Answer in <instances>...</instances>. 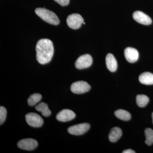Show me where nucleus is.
Returning a JSON list of instances; mask_svg holds the SVG:
<instances>
[{
  "label": "nucleus",
  "instance_id": "1",
  "mask_svg": "<svg viewBox=\"0 0 153 153\" xmlns=\"http://www.w3.org/2000/svg\"><path fill=\"white\" fill-rule=\"evenodd\" d=\"M36 58L41 64L49 63L54 54V47L52 41L48 39L39 40L36 46Z\"/></svg>",
  "mask_w": 153,
  "mask_h": 153
},
{
  "label": "nucleus",
  "instance_id": "2",
  "mask_svg": "<svg viewBox=\"0 0 153 153\" xmlns=\"http://www.w3.org/2000/svg\"><path fill=\"white\" fill-rule=\"evenodd\" d=\"M37 15L47 23L57 25L60 23V20L57 15L52 11L43 8H37L35 10Z\"/></svg>",
  "mask_w": 153,
  "mask_h": 153
},
{
  "label": "nucleus",
  "instance_id": "3",
  "mask_svg": "<svg viewBox=\"0 0 153 153\" xmlns=\"http://www.w3.org/2000/svg\"><path fill=\"white\" fill-rule=\"evenodd\" d=\"M84 22L82 17L78 14H72L67 17L66 23L71 29L76 30L81 27Z\"/></svg>",
  "mask_w": 153,
  "mask_h": 153
},
{
  "label": "nucleus",
  "instance_id": "4",
  "mask_svg": "<svg viewBox=\"0 0 153 153\" xmlns=\"http://www.w3.org/2000/svg\"><path fill=\"white\" fill-rule=\"evenodd\" d=\"M26 121L29 126L33 127H40L44 123L42 118L35 113H30L26 115Z\"/></svg>",
  "mask_w": 153,
  "mask_h": 153
},
{
  "label": "nucleus",
  "instance_id": "5",
  "mask_svg": "<svg viewBox=\"0 0 153 153\" xmlns=\"http://www.w3.org/2000/svg\"><path fill=\"white\" fill-rule=\"evenodd\" d=\"M90 89V85L87 82L83 81L74 82L71 84V91L76 94L86 93Z\"/></svg>",
  "mask_w": 153,
  "mask_h": 153
},
{
  "label": "nucleus",
  "instance_id": "6",
  "mask_svg": "<svg viewBox=\"0 0 153 153\" xmlns=\"http://www.w3.org/2000/svg\"><path fill=\"white\" fill-rule=\"evenodd\" d=\"M92 61V57L90 55L85 54L81 55L75 62V67L79 69L88 68L91 66Z\"/></svg>",
  "mask_w": 153,
  "mask_h": 153
},
{
  "label": "nucleus",
  "instance_id": "7",
  "mask_svg": "<svg viewBox=\"0 0 153 153\" xmlns=\"http://www.w3.org/2000/svg\"><path fill=\"white\" fill-rule=\"evenodd\" d=\"M90 128V126L89 124H79L68 128V131L69 134L72 135H80L86 133L89 129Z\"/></svg>",
  "mask_w": 153,
  "mask_h": 153
},
{
  "label": "nucleus",
  "instance_id": "8",
  "mask_svg": "<svg viewBox=\"0 0 153 153\" xmlns=\"http://www.w3.org/2000/svg\"><path fill=\"white\" fill-rule=\"evenodd\" d=\"M17 145L19 148L22 149L31 151L35 149L38 146V143L36 140L27 138L19 141Z\"/></svg>",
  "mask_w": 153,
  "mask_h": 153
},
{
  "label": "nucleus",
  "instance_id": "9",
  "mask_svg": "<svg viewBox=\"0 0 153 153\" xmlns=\"http://www.w3.org/2000/svg\"><path fill=\"white\" fill-rule=\"evenodd\" d=\"M75 114L72 111L66 109L62 110L58 113L56 117L57 120L59 121L66 122L72 120L75 118Z\"/></svg>",
  "mask_w": 153,
  "mask_h": 153
},
{
  "label": "nucleus",
  "instance_id": "10",
  "mask_svg": "<svg viewBox=\"0 0 153 153\" xmlns=\"http://www.w3.org/2000/svg\"><path fill=\"white\" fill-rule=\"evenodd\" d=\"M133 17L135 21L142 25H150L152 23L151 18L141 11H137L134 12Z\"/></svg>",
  "mask_w": 153,
  "mask_h": 153
},
{
  "label": "nucleus",
  "instance_id": "11",
  "mask_svg": "<svg viewBox=\"0 0 153 153\" xmlns=\"http://www.w3.org/2000/svg\"><path fill=\"white\" fill-rule=\"evenodd\" d=\"M124 55L126 60L130 63L136 62L139 58L137 50L132 47H127L124 50Z\"/></svg>",
  "mask_w": 153,
  "mask_h": 153
},
{
  "label": "nucleus",
  "instance_id": "12",
  "mask_svg": "<svg viewBox=\"0 0 153 153\" xmlns=\"http://www.w3.org/2000/svg\"><path fill=\"white\" fill-rule=\"evenodd\" d=\"M105 63L107 68L111 72L116 71L117 68V61L112 54L109 53L106 55Z\"/></svg>",
  "mask_w": 153,
  "mask_h": 153
},
{
  "label": "nucleus",
  "instance_id": "13",
  "mask_svg": "<svg viewBox=\"0 0 153 153\" xmlns=\"http://www.w3.org/2000/svg\"><path fill=\"white\" fill-rule=\"evenodd\" d=\"M139 80L142 84L147 85H153V74L149 72H143L140 75Z\"/></svg>",
  "mask_w": 153,
  "mask_h": 153
},
{
  "label": "nucleus",
  "instance_id": "14",
  "mask_svg": "<svg viewBox=\"0 0 153 153\" xmlns=\"http://www.w3.org/2000/svg\"><path fill=\"white\" fill-rule=\"evenodd\" d=\"M122 135V131L119 127H114L110 132L108 138L111 142L114 143L119 139Z\"/></svg>",
  "mask_w": 153,
  "mask_h": 153
},
{
  "label": "nucleus",
  "instance_id": "15",
  "mask_svg": "<svg viewBox=\"0 0 153 153\" xmlns=\"http://www.w3.org/2000/svg\"><path fill=\"white\" fill-rule=\"evenodd\" d=\"M114 115L117 118L123 121H128L131 118L130 113L123 109H119L116 111Z\"/></svg>",
  "mask_w": 153,
  "mask_h": 153
},
{
  "label": "nucleus",
  "instance_id": "16",
  "mask_svg": "<svg viewBox=\"0 0 153 153\" xmlns=\"http://www.w3.org/2000/svg\"><path fill=\"white\" fill-rule=\"evenodd\" d=\"M36 109L38 111L41 112L42 114L45 117H48L51 114V111L49 109L48 105L47 103L44 102H41L36 105Z\"/></svg>",
  "mask_w": 153,
  "mask_h": 153
},
{
  "label": "nucleus",
  "instance_id": "17",
  "mask_svg": "<svg viewBox=\"0 0 153 153\" xmlns=\"http://www.w3.org/2000/svg\"><path fill=\"white\" fill-rule=\"evenodd\" d=\"M149 102V98L144 94H139L136 97L137 105L140 107H145Z\"/></svg>",
  "mask_w": 153,
  "mask_h": 153
},
{
  "label": "nucleus",
  "instance_id": "18",
  "mask_svg": "<svg viewBox=\"0 0 153 153\" xmlns=\"http://www.w3.org/2000/svg\"><path fill=\"white\" fill-rule=\"evenodd\" d=\"M146 136L145 143L148 146H151L153 144V130L150 128H147L145 130Z\"/></svg>",
  "mask_w": 153,
  "mask_h": 153
},
{
  "label": "nucleus",
  "instance_id": "19",
  "mask_svg": "<svg viewBox=\"0 0 153 153\" xmlns=\"http://www.w3.org/2000/svg\"><path fill=\"white\" fill-rule=\"evenodd\" d=\"M42 97V96L40 94H34L30 96L28 98V104L30 106H33L39 102Z\"/></svg>",
  "mask_w": 153,
  "mask_h": 153
},
{
  "label": "nucleus",
  "instance_id": "20",
  "mask_svg": "<svg viewBox=\"0 0 153 153\" xmlns=\"http://www.w3.org/2000/svg\"><path fill=\"white\" fill-rule=\"evenodd\" d=\"M7 110L4 107H0V124L2 125L5 120L7 117Z\"/></svg>",
  "mask_w": 153,
  "mask_h": 153
},
{
  "label": "nucleus",
  "instance_id": "21",
  "mask_svg": "<svg viewBox=\"0 0 153 153\" xmlns=\"http://www.w3.org/2000/svg\"><path fill=\"white\" fill-rule=\"evenodd\" d=\"M54 1L62 6L68 5L69 3V0H54Z\"/></svg>",
  "mask_w": 153,
  "mask_h": 153
},
{
  "label": "nucleus",
  "instance_id": "22",
  "mask_svg": "<svg viewBox=\"0 0 153 153\" xmlns=\"http://www.w3.org/2000/svg\"><path fill=\"white\" fill-rule=\"evenodd\" d=\"M136 152L131 149L126 150L123 152V153H135Z\"/></svg>",
  "mask_w": 153,
  "mask_h": 153
},
{
  "label": "nucleus",
  "instance_id": "23",
  "mask_svg": "<svg viewBox=\"0 0 153 153\" xmlns=\"http://www.w3.org/2000/svg\"><path fill=\"white\" fill-rule=\"evenodd\" d=\"M152 123L153 124V112L152 114Z\"/></svg>",
  "mask_w": 153,
  "mask_h": 153
}]
</instances>
